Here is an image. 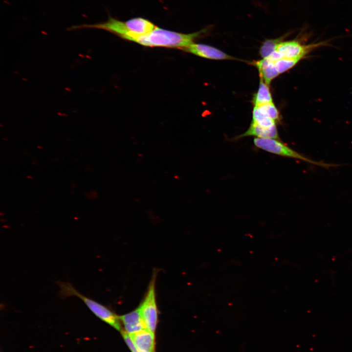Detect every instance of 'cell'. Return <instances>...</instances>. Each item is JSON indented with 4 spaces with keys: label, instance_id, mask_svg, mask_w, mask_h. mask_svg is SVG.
Wrapping results in <instances>:
<instances>
[{
    "label": "cell",
    "instance_id": "1",
    "mask_svg": "<svg viewBox=\"0 0 352 352\" xmlns=\"http://www.w3.org/2000/svg\"><path fill=\"white\" fill-rule=\"evenodd\" d=\"M156 26L149 20L141 17L131 19L122 21L109 16L104 22L94 24H83L73 25L68 30H74L82 28H94L104 30L118 36L135 42L140 37L151 32Z\"/></svg>",
    "mask_w": 352,
    "mask_h": 352
},
{
    "label": "cell",
    "instance_id": "2",
    "mask_svg": "<svg viewBox=\"0 0 352 352\" xmlns=\"http://www.w3.org/2000/svg\"><path fill=\"white\" fill-rule=\"evenodd\" d=\"M207 29L185 34L156 26L151 32L138 38L135 43L146 46L175 47L183 50L194 43V40L202 35Z\"/></svg>",
    "mask_w": 352,
    "mask_h": 352
},
{
    "label": "cell",
    "instance_id": "3",
    "mask_svg": "<svg viewBox=\"0 0 352 352\" xmlns=\"http://www.w3.org/2000/svg\"><path fill=\"white\" fill-rule=\"evenodd\" d=\"M57 284L60 288L59 295L61 297L64 298L74 296L79 298L96 316L120 332L122 331L119 316L110 309L82 294L69 283L58 282Z\"/></svg>",
    "mask_w": 352,
    "mask_h": 352
},
{
    "label": "cell",
    "instance_id": "4",
    "mask_svg": "<svg viewBox=\"0 0 352 352\" xmlns=\"http://www.w3.org/2000/svg\"><path fill=\"white\" fill-rule=\"evenodd\" d=\"M253 142L257 148L280 156L299 159L327 169L338 166L336 164H329L322 161H316L310 159L292 149L278 139L255 138Z\"/></svg>",
    "mask_w": 352,
    "mask_h": 352
},
{
    "label": "cell",
    "instance_id": "5",
    "mask_svg": "<svg viewBox=\"0 0 352 352\" xmlns=\"http://www.w3.org/2000/svg\"><path fill=\"white\" fill-rule=\"evenodd\" d=\"M156 273L154 272L148 290L138 306L140 313L147 330L154 333L158 320V309L155 293Z\"/></svg>",
    "mask_w": 352,
    "mask_h": 352
},
{
    "label": "cell",
    "instance_id": "6",
    "mask_svg": "<svg viewBox=\"0 0 352 352\" xmlns=\"http://www.w3.org/2000/svg\"><path fill=\"white\" fill-rule=\"evenodd\" d=\"M322 44L317 43L304 44L297 40L281 42L278 45L276 51L282 58L303 59L310 51Z\"/></svg>",
    "mask_w": 352,
    "mask_h": 352
},
{
    "label": "cell",
    "instance_id": "7",
    "mask_svg": "<svg viewBox=\"0 0 352 352\" xmlns=\"http://www.w3.org/2000/svg\"><path fill=\"white\" fill-rule=\"evenodd\" d=\"M183 50L206 59L213 60L235 59L234 57L220 50L204 44L193 43Z\"/></svg>",
    "mask_w": 352,
    "mask_h": 352
},
{
    "label": "cell",
    "instance_id": "8",
    "mask_svg": "<svg viewBox=\"0 0 352 352\" xmlns=\"http://www.w3.org/2000/svg\"><path fill=\"white\" fill-rule=\"evenodd\" d=\"M129 335L139 352H155L154 333L145 329Z\"/></svg>",
    "mask_w": 352,
    "mask_h": 352
},
{
    "label": "cell",
    "instance_id": "9",
    "mask_svg": "<svg viewBox=\"0 0 352 352\" xmlns=\"http://www.w3.org/2000/svg\"><path fill=\"white\" fill-rule=\"evenodd\" d=\"M119 318L124 326L125 331L129 334L146 329L138 308L129 313L119 316Z\"/></svg>",
    "mask_w": 352,
    "mask_h": 352
},
{
    "label": "cell",
    "instance_id": "10",
    "mask_svg": "<svg viewBox=\"0 0 352 352\" xmlns=\"http://www.w3.org/2000/svg\"><path fill=\"white\" fill-rule=\"evenodd\" d=\"M249 136H253L257 137V138L279 139V136L276 125L270 127H264L252 121L248 130L242 134L234 138V139H239L241 138Z\"/></svg>",
    "mask_w": 352,
    "mask_h": 352
},
{
    "label": "cell",
    "instance_id": "11",
    "mask_svg": "<svg viewBox=\"0 0 352 352\" xmlns=\"http://www.w3.org/2000/svg\"><path fill=\"white\" fill-rule=\"evenodd\" d=\"M253 64L258 68L260 77L268 86L271 81L280 74L275 66V62L267 58L254 62Z\"/></svg>",
    "mask_w": 352,
    "mask_h": 352
},
{
    "label": "cell",
    "instance_id": "12",
    "mask_svg": "<svg viewBox=\"0 0 352 352\" xmlns=\"http://www.w3.org/2000/svg\"><path fill=\"white\" fill-rule=\"evenodd\" d=\"M253 102L254 106L273 102L272 97L270 91L269 87L263 79L260 77V83L258 91L254 95Z\"/></svg>",
    "mask_w": 352,
    "mask_h": 352
},
{
    "label": "cell",
    "instance_id": "13",
    "mask_svg": "<svg viewBox=\"0 0 352 352\" xmlns=\"http://www.w3.org/2000/svg\"><path fill=\"white\" fill-rule=\"evenodd\" d=\"M285 37L284 36L277 39L265 40L260 49V54L263 59L267 58L274 52L279 44L284 40Z\"/></svg>",
    "mask_w": 352,
    "mask_h": 352
},
{
    "label": "cell",
    "instance_id": "14",
    "mask_svg": "<svg viewBox=\"0 0 352 352\" xmlns=\"http://www.w3.org/2000/svg\"><path fill=\"white\" fill-rule=\"evenodd\" d=\"M252 122L264 127L276 125V122L263 113L257 107L254 106L252 114Z\"/></svg>",
    "mask_w": 352,
    "mask_h": 352
},
{
    "label": "cell",
    "instance_id": "15",
    "mask_svg": "<svg viewBox=\"0 0 352 352\" xmlns=\"http://www.w3.org/2000/svg\"><path fill=\"white\" fill-rule=\"evenodd\" d=\"M302 59L282 58L275 62V66L279 74L282 73L295 66Z\"/></svg>",
    "mask_w": 352,
    "mask_h": 352
},
{
    "label": "cell",
    "instance_id": "16",
    "mask_svg": "<svg viewBox=\"0 0 352 352\" xmlns=\"http://www.w3.org/2000/svg\"><path fill=\"white\" fill-rule=\"evenodd\" d=\"M256 107H257L263 113L276 122L279 121L280 117L279 111L273 102L264 104Z\"/></svg>",
    "mask_w": 352,
    "mask_h": 352
},
{
    "label": "cell",
    "instance_id": "17",
    "mask_svg": "<svg viewBox=\"0 0 352 352\" xmlns=\"http://www.w3.org/2000/svg\"><path fill=\"white\" fill-rule=\"evenodd\" d=\"M85 195L89 199L96 198L98 197V193L95 191H92L90 193H86Z\"/></svg>",
    "mask_w": 352,
    "mask_h": 352
},
{
    "label": "cell",
    "instance_id": "18",
    "mask_svg": "<svg viewBox=\"0 0 352 352\" xmlns=\"http://www.w3.org/2000/svg\"><path fill=\"white\" fill-rule=\"evenodd\" d=\"M37 148L41 150L43 149V147L40 145H38Z\"/></svg>",
    "mask_w": 352,
    "mask_h": 352
},
{
    "label": "cell",
    "instance_id": "19",
    "mask_svg": "<svg viewBox=\"0 0 352 352\" xmlns=\"http://www.w3.org/2000/svg\"><path fill=\"white\" fill-rule=\"evenodd\" d=\"M26 177H27V178H29V179L33 178V177L31 176H27Z\"/></svg>",
    "mask_w": 352,
    "mask_h": 352
},
{
    "label": "cell",
    "instance_id": "20",
    "mask_svg": "<svg viewBox=\"0 0 352 352\" xmlns=\"http://www.w3.org/2000/svg\"><path fill=\"white\" fill-rule=\"evenodd\" d=\"M71 186H72V188L75 187V183H74V184L73 183V184L71 185Z\"/></svg>",
    "mask_w": 352,
    "mask_h": 352
},
{
    "label": "cell",
    "instance_id": "21",
    "mask_svg": "<svg viewBox=\"0 0 352 352\" xmlns=\"http://www.w3.org/2000/svg\"><path fill=\"white\" fill-rule=\"evenodd\" d=\"M135 352H139L138 350H137V351H135Z\"/></svg>",
    "mask_w": 352,
    "mask_h": 352
}]
</instances>
